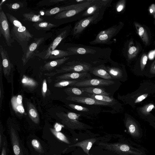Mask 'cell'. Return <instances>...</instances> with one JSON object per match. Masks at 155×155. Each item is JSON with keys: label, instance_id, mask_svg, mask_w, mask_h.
<instances>
[{"label": "cell", "instance_id": "obj_27", "mask_svg": "<svg viewBox=\"0 0 155 155\" xmlns=\"http://www.w3.org/2000/svg\"><path fill=\"white\" fill-rule=\"evenodd\" d=\"M88 97L93 98L99 101L109 103L115 105L117 101L113 97L103 95H96L88 93Z\"/></svg>", "mask_w": 155, "mask_h": 155}, {"label": "cell", "instance_id": "obj_16", "mask_svg": "<svg viewBox=\"0 0 155 155\" xmlns=\"http://www.w3.org/2000/svg\"><path fill=\"white\" fill-rule=\"evenodd\" d=\"M0 54L4 74L8 75L12 67L8 52L2 46H0Z\"/></svg>", "mask_w": 155, "mask_h": 155}, {"label": "cell", "instance_id": "obj_32", "mask_svg": "<svg viewBox=\"0 0 155 155\" xmlns=\"http://www.w3.org/2000/svg\"><path fill=\"white\" fill-rule=\"evenodd\" d=\"M33 26L38 30H48L55 27L56 25L47 22H41L35 23Z\"/></svg>", "mask_w": 155, "mask_h": 155}, {"label": "cell", "instance_id": "obj_49", "mask_svg": "<svg viewBox=\"0 0 155 155\" xmlns=\"http://www.w3.org/2000/svg\"><path fill=\"white\" fill-rule=\"evenodd\" d=\"M6 1V0H2L0 3V10H2V6L4 3Z\"/></svg>", "mask_w": 155, "mask_h": 155}, {"label": "cell", "instance_id": "obj_40", "mask_svg": "<svg viewBox=\"0 0 155 155\" xmlns=\"http://www.w3.org/2000/svg\"><path fill=\"white\" fill-rule=\"evenodd\" d=\"M125 4V2L124 0H121L119 1L116 6V11L118 12H121L124 8Z\"/></svg>", "mask_w": 155, "mask_h": 155}, {"label": "cell", "instance_id": "obj_20", "mask_svg": "<svg viewBox=\"0 0 155 155\" xmlns=\"http://www.w3.org/2000/svg\"><path fill=\"white\" fill-rule=\"evenodd\" d=\"M68 106L74 110L84 113V115L96 114L99 112L98 109L95 110L91 107H86L74 104H70Z\"/></svg>", "mask_w": 155, "mask_h": 155}, {"label": "cell", "instance_id": "obj_1", "mask_svg": "<svg viewBox=\"0 0 155 155\" xmlns=\"http://www.w3.org/2000/svg\"><path fill=\"white\" fill-rule=\"evenodd\" d=\"M8 19L12 25L11 32L13 39L21 46L23 52L28 46V43L33 35L21 22L12 15L6 13Z\"/></svg>", "mask_w": 155, "mask_h": 155}, {"label": "cell", "instance_id": "obj_42", "mask_svg": "<svg viewBox=\"0 0 155 155\" xmlns=\"http://www.w3.org/2000/svg\"><path fill=\"white\" fill-rule=\"evenodd\" d=\"M2 127L1 126L0 131V149H1L5 135L3 134Z\"/></svg>", "mask_w": 155, "mask_h": 155}, {"label": "cell", "instance_id": "obj_37", "mask_svg": "<svg viewBox=\"0 0 155 155\" xmlns=\"http://www.w3.org/2000/svg\"><path fill=\"white\" fill-rule=\"evenodd\" d=\"M8 143L6 136L5 135L2 147L0 149V155H7L8 152Z\"/></svg>", "mask_w": 155, "mask_h": 155}, {"label": "cell", "instance_id": "obj_21", "mask_svg": "<svg viewBox=\"0 0 155 155\" xmlns=\"http://www.w3.org/2000/svg\"><path fill=\"white\" fill-rule=\"evenodd\" d=\"M68 51L71 52L73 54H94L96 53L95 50L89 48L79 47H71L67 48Z\"/></svg>", "mask_w": 155, "mask_h": 155}, {"label": "cell", "instance_id": "obj_34", "mask_svg": "<svg viewBox=\"0 0 155 155\" xmlns=\"http://www.w3.org/2000/svg\"><path fill=\"white\" fill-rule=\"evenodd\" d=\"M8 8L13 11H16L25 6L24 2H18L5 4Z\"/></svg>", "mask_w": 155, "mask_h": 155}, {"label": "cell", "instance_id": "obj_7", "mask_svg": "<svg viewBox=\"0 0 155 155\" xmlns=\"http://www.w3.org/2000/svg\"><path fill=\"white\" fill-rule=\"evenodd\" d=\"M120 24L113 26L99 32L96 38L90 42V44H108L113 37L118 33Z\"/></svg>", "mask_w": 155, "mask_h": 155}, {"label": "cell", "instance_id": "obj_41", "mask_svg": "<svg viewBox=\"0 0 155 155\" xmlns=\"http://www.w3.org/2000/svg\"><path fill=\"white\" fill-rule=\"evenodd\" d=\"M147 59V56L146 54H143L141 59V65L143 67L146 64Z\"/></svg>", "mask_w": 155, "mask_h": 155}, {"label": "cell", "instance_id": "obj_15", "mask_svg": "<svg viewBox=\"0 0 155 155\" xmlns=\"http://www.w3.org/2000/svg\"><path fill=\"white\" fill-rule=\"evenodd\" d=\"M67 99L78 103L89 105H98L112 107L115 105L96 100L90 97H73L69 96Z\"/></svg>", "mask_w": 155, "mask_h": 155}, {"label": "cell", "instance_id": "obj_33", "mask_svg": "<svg viewBox=\"0 0 155 155\" xmlns=\"http://www.w3.org/2000/svg\"><path fill=\"white\" fill-rule=\"evenodd\" d=\"M104 67L111 76L113 79H116L120 77L121 74V71L119 68L114 67H105L104 66Z\"/></svg>", "mask_w": 155, "mask_h": 155}, {"label": "cell", "instance_id": "obj_28", "mask_svg": "<svg viewBox=\"0 0 155 155\" xmlns=\"http://www.w3.org/2000/svg\"><path fill=\"white\" fill-rule=\"evenodd\" d=\"M72 55L73 54L68 51L55 49L51 52L48 59H60Z\"/></svg>", "mask_w": 155, "mask_h": 155}, {"label": "cell", "instance_id": "obj_8", "mask_svg": "<svg viewBox=\"0 0 155 155\" xmlns=\"http://www.w3.org/2000/svg\"><path fill=\"white\" fill-rule=\"evenodd\" d=\"M0 35H3L8 46H12L15 40L10 31L8 18L2 10H0Z\"/></svg>", "mask_w": 155, "mask_h": 155}, {"label": "cell", "instance_id": "obj_26", "mask_svg": "<svg viewBox=\"0 0 155 155\" xmlns=\"http://www.w3.org/2000/svg\"><path fill=\"white\" fill-rule=\"evenodd\" d=\"M69 58V57H64L50 61L46 63L44 66L45 69L49 70L58 66L63 64Z\"/></svg>", "mask_w": 155, "mask_h": 155}, {"label": "cell", "instance_id": "obj_19", "mask_svg": "<svg viewBox=\"0 0 155 155\" xmlns=\"http://www.w3.org/2000/svg\"><path fill=\"white\" fill-rule=\"evenodd\" d=\"M84 3H79L65 6L56 7L49 9L45 11L44 15L45 16H50L57 14L61 12L73 9L80 6L82 5Z\"/></svg>", "mask_w": 155, "mask_h": 155}, {"label": "cell", "instance_id": "obj_36", "mask_svg": "<svg viewBox=\"0 0 155 155\" xmlns=\"http://www.w3.org/2000/svg\"><path fill=\"white\" fill-rule=\"evenodd\" d=\"M64 0H48L42 1L40 2L38 4L39 6H49L53 5L58 4L60 3L63 2L65 1Z\"/></svg>", "mask_w": 155, "mask_h": 155}, {"label": "cell", "instance_id": "obj_9", "mask_svg": "<svg viewBox=\"0 0 155 155\" xmlns=\"http://www.w3.org/2000/svg\"><path fill=\"white\" fill-rule=\"evenodd\" d=\"M99 11L92 15L80 20L75 25L72 31L73 35L81 33L89 25L97 23L100 20Z\"/></svg>", "mask_w": 155, "mask_h": 155}, {"label": "cell", "instance_id": "obj_24", "mask_svg": "<svg viewBox=\"0 0 155 155\" xmlns=\"http://www.w3.org/2000/svg\"><path fill=\"white\" fill-rule=\"evenodd\" d=\"M69 96L73 97H88V93L81 90L80 88L68 87L65 90Z\"/></svg>", "mask_w": 155, "mask_h": 155}, {"label": "cell", "instance_id": "obj_50", "mask_svg": "<svg viewBox=\"0 0 155 155\" xmlns=\"http://www.w3.org/2000/svg\"><path fill=\"white\" fill-rule=\"evenodd\" d=\"M150 13H153V10L150 8Z\"/></svg>", "mask_w": 155, "mask_h": 155}, {"label": "cell", "instance_id": "obj_17", "mask_svg": "<svg viewBox=\"0 0 155 155\" xmlns=\"http://www.w3.org/2000/svg\"><path fill=\"white\" fill-rule=\"evenodd\" d=\"M60 78L62 79L82 81L91 79V76L87 72H71L64 74L60 76Z\"/></svg>", "mask_w": 155, "mask_h": 155}, {"label": "cell", "instance_id": "obj_31", "mask_svg": "<svg viewBox=\"0 0 155 155\" xmlns=\"http://www.w3.org/2000/svg\"><path fill=\"white\" fill-rule=\"evenodd\" d=\"M28 109L29 116L31 120L36 124L39 122L38 114L34 105L30 103H28Z\"/></svg>", "mask_w": 155, "mask_h": 155}, {"label": "cell", "instance_id": "obj_52", "mask_svg": "<svg viewBox=\"0 0 155 155\" xmlns=\"http://www.w3.org/2000/svg\"><path fill=\"white\" fill-rule=\"evenodd\" d=\"M154 69H155V66H154Z\"/></svg>", "mask_w": 155, "mask_h": 155}, {"label": "cell", "instance_id": "obj_18", "mask_svg": "<svg viewBox=\"0 0 155 155\" xmlns=\"http://www.w3.org/2000/svg\"><path fill=\"white\" fill-rule=\"evenodd\" d=\"M96 139L94 138L86 139L74 144L68 146L69 147H78L81 148L84 153L89 155V151L92 146L96 142Z\"/></svg>", "mask_w": 155, "mask_h": 155}, {"label": "cell", "instance_id": "obj_43", "mask_svg": "<svg viewBox=\"0 0 155 155\" xmlns=\"http://www.w3.org/2000/svg\"><path fill=\"white\" fill-rule=\"evenodd\" d=\"M147 95L148 94H145L139 96L136 100L135 103H137L145 99L147 97Z\"/></svg>", "mask_w": 155, "mask_h": 155}, {"label": "cell", "instance_id": "obj_44", "mask_svg": "<svg viewBox=\"0 0 155 155\" xmlns=\"http://www.w3.org/2000/svg\"><path fill=\"white\" fill-rule=\"evenodd\" d=\"M47 90V85L46 83V81L45 80L43 83L42 87V94L43 95H44Z\"/></svg>", "mask_w": 155, "mask_h": 155}, {"label": "cell", "instance_id": "obj_3", "mask_svg": "<svg viewBox=\"0 0 155 155\" xmlns=\"http://www.w3.org/2000/svg\"><path fill=\"white\" fill-rule=\"evenodd\" d=\"M26 144L30 155H48L49 150L48 145L35 134H30Z\"/></svg>", "mask_w": 155, "mask_h": 155}, {"label": "cell", "instance_id": "obj_45", "mask_svg": "<svg viewBox=\"0 0 155 155\" xmlns=\"http://www.w3.org/2000/svg\"><path fill=\"white\" fill-rule=\"evenodd\" d=\"M60 153V152L49 149L48 155H61Z\"/></svg>", "mask_w": 155, "mask_h": 155}, {"label": "cell", "instance_id": "obj_10", "mask_svg": "<svg viewBox=\"0 0 155 155\" xmlns=\"http://www.w3.org/2000/svg\"><path fill=\"white\" fill-rule=\"evenodd\" d=\"M68 33V31L67 29L63 31L56 36L47 49L41 52L38 53L35 56H38L43 59H48L51 52L56 49L62 40L67 36Z\"/></svg>", "mask_w": 155, "mask_h": 155}, {"label": "cell", "instance_id": "obj_30", "mask_svg": "<svg viewBox=\"0 0 155 155\" xmlns=\"http://www.w3.org/2000/svg\"><path fill=\"white\" fill-rule=\"evenodd\" d=\"M135 25L138 33L144 43L147 45L149 43L148 36L146 30L139 24L135 22Z\"/></svg>", "mask_w": 155, "mask_h": 155}, {"label": "cell", "instance_id": "obj_5", "mask_svg": "<svg viewBox=\"0 0 155 155\" xmlns=\"http://www.w3.org/2000/svg\"><path fill=\"white\" fill-rule=\"evenodd\" d=\"M81 115L72 112L63 114L62 123L69 128L74 130H84L92 128L91 127L80 121L79 117Z\"/></svg>", "mask_w": 155, "mask_h": 155}, {"label": "cell", "instance_id": "obj_23", "mask_svg": "<svg viewBox=\"0 0 155 155\" xmlns=\"http://www.w3.org/2000/svg\"><path fill=\"white\" fill-rule=\"evenodd\" d=\"M80 88L87 93L96 95L109 96L110 93L106 92L103 88L87 87H80Z\"/></svg>", "mask_w": 155, "mask_h": 155}, {"label": "cell", "instance_id": "obj_6", "mask_svg": "<svg viewBox=\"0 0 155 155\" xmlns=\"http://www.w3.org/2000/svg\"><path fill=\"white\" fill-rule=\"evenodd\" d=\"M9 133L14 155H29L28 151L22 143L17 129L11 126Z\"/></svg>", "mask_w": 155, "mask_h": 155}, {"label": "cell", "instance_id": "obj_2", "mask_svg": "<svg viewBox=\"0 0 155 155\" xmlns=\"http://www.w3.org/2000/svg\"><path fill=\"white\" fill-rule=\"evenodd\" d=\"M42 137L46 141L49 149L61 153L60 144L64 143L70 144L71 143L68 137L60 131L50 127L48 131L44 132Z\"/></svg>", "mask_w": 155, "mask_h": 155}, {"label": "cell", "instance_id": "obj_4", "mask_svg": "<svg viewBox=\"0 0 155 155\" xmlns=\"http://www.w3.org/2000/svg\"><path fill=\"white\" fill-rule=\"evenodd\" d=\"M99 144L106 150L120 154L143 155V153L141 150L125 144L101 143Z\"/></svg>", "mask_w": 155, "mask_h": 155}, {"label": "cell", "instance_id": "obj_38", "mask_svg": "<svg viewBox=\"0 0 155 155\" xmlns=\"http://www.w3.org/2000/svg\"><path fill=\"white\" fill-rule=\"evenodd\" d=\"M21 82L25 85L34 86L36 85V82L32 79L24 75L21 80Z\"/></svg>", "mask_w": 155, "mask_h": 155}, {"label": "cell", "instance_id": "obj_35", "mask_svg": "<svg viewBox=\"0 0 155 155\" xmlns=\"http://www.w3.org/2000/svg\"><path fill=\"white\" fill-rule=\"evenodd\" d=\"M16 97H13L12 99V104L15 110L20 113L23 114L25 112V110L22 104H19L16 101Z\"/></svg>", "mask_w": 155, "mask_h": 155}, {"label": "cell", "instance_id": "obj_25", "mask_svg": "<svg viewBox=\"0 0 155 155\" xmlns=\"http://www.w3.org/2000/svg\"><path fill=\"white\" fill-rule=\"evenodd\" d=\"M103 6L99 2L98 0H96L95 3L87 8L82 14L83 16L93 15L99 11Z\"/></svg>", "mask_w": 155, "mask_h": 155}, {"label": "cell", "instance_id": "obj_11", "mask_svg": "<svg viewBox=\"0 0 155 155\" xmlns=\"http://www.w3.org/2000/svg\"><path fill=\"white\" fill-rule=\"evenodd\" d=\"M44 37L35 38L34 41L29 44L23 52L21 58L24 65L30 59L32 58L38 53L37 50L40 45L44 41Z\"/></svg>", "mask_w": 155, "mask_h": 155}, {"label": "cell", "instance_id": "obj_29", "mask_svg": "<svg viewBox=\"0 0 155 155\" xmlns=\"http://www.w3.org/2000/svg\"><path fill=\"white\" fill-rule=\"evenodd\" d=\"M24 17L23 20L35 23L42 22L44 19L41 17L40 15H37L33 12L25 13L23 14Z\"/></svg>", "mask_w": 155, "mask_h": 155}, {"label": "cell", "instance_id": "obj_39", "mask_svg": "<svg viewBox=\"0 0 155 155\" xmlns=\"http://www.w3.org/2000/svg\"><path fill=\"white\" fill-rule=\"evenodd\" d=\"M138 48L134 46L129 45L127 56L129 58H131L135 56L138 52Z\"/></svg>", "mask_w": 155, "mask_h": 155}, {"label": "cell", "instance_id": "obj_51", "mask_svg": "<svg viewBox=\"0 0 155 155\" xmlns=\"http://www.w3.org/2000/svg\"><path fill=\"white\" fill-rule=\"evenodd\" d=\"M120 155H130L126 154H120Z\"/></svg>", "mask_w": 155, "mask_h": 155}, {"label": "cell", "instance_id": "obj_47", "mask_svg": "<svg viewBox=\"0 0 155 155\" xmlns=\"http://www.w3.org/2000/svg\"><path fill=\"white\" fill-rule=\"evenodd\" d=\"M54 128L58 131H60L62 128V126L61 125L57 123L54 126Z\"/></svg>", "mask_w": 155, "mask_h": 155}, {"label": "cell", "instance_id": "obj_14", "mask_svg": "<svg viewBox=\"0 0 155 155\" xmlns=\"http://www.w3.org/2000/svg\"><path fill=\"white\" fill-rule=\"evenodd\" d=\"M115 82L113 81L100 79H90L78 82L74 86L79 87L92 86H106L114 84Z\"/></svg>", "mask_w": 155, "mask_h": 155}, {"label": "cell", "instance_id": "obj_12", "mask_svg": "<svg viewBox=\"0 0 155 155\" xmlns=\"http://www.w3.org/2000/svg\"><path fill=\"white\" fill-rule=\"evenodd\" d=\"M95 0H92L91 2L84 3L81 6L75 8L65 11L56 14L54 18L61 19L71 17L82 11L86 10L89 7L95 3Z\"/></svg>", "mask_w": 155, "mask_h": 155}, {"label": "cell", "instance_id": "obj_13", "mask_svg": "<svg viewBox=\"0 0 155 155\" xmlns=\"http://www.w3.org/2000/svg\"><path fill=\"white\" fill-rule=\"evenodd\" d=\"M67 64L70 65L62 67L61 69V71L71 72H87L92 68L91 65L86 63L73 61Z\"/></svg>", "mask_w": 155, "mask_h": 155}, {"label": "cell", "instance_id": "obj_48", "mask_svg": "<svg viewBox=\"0 0 155 155\" xmlns=\"http://www.w3.org/2000/svg\"><path fill=\"white\" fill-rule=\"evenodd\" d=\"M154 105H150L147 108V111L148 112L151 111L154 108Z\"/></svg>", "mask_w": 155, "mask_h": 155}, {"label": "cell", "instance_id": "obj_22", "mask_svg": "<svg viewBox=\"0 0 155 155\" xmlns=\"http://www.w3.org/2000/svg\"><path fill=\"white\" fill-rule=\"evenodd\" d=\"M95 68L92 71L94 75L101 77L104 79L111 80L113 79L111 76L104 69V66Z\"/></svg>", "mask_w": 155, "mask_h": 155}, {"label": "cell", "instance_id": "obj_46", "mask_svg": "<svg viewBox=\"0 0 155 155\" xmlns=\"http://www.w3.org/2000/svg\"><path fill=\"white\" fill-rule=\"evenodd\" d=\"M17 103L19 104H22V97L20 95H18L16 98Z\"/></svg>", "mask_w": 155, "mask_h": 155}]
</instances>
